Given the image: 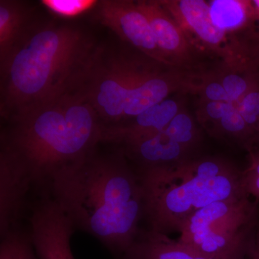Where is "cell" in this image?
<instances>
[{
	"label": "cell",
	"instance_id": "cell-3",
	"mask_svg": "<svg viewBox=\"0 0 259 259\" xmlns=\"http://www.w3.org/2000/svg\"><path fill=\"white\" fill-rule=\"evenodd\" d=\"M8 122L2 131L0 157L42 196L56 174L86 159L101 144V121L76 91Z\"/></svg>",
	"mask_w": 259,
	"mask_h": 259
},
{
	"label": "cell",
	"instance_id": "cell-19",
	"mask_svg": "<svg viewBox=\"0 0 259 259\" xmlns=\"http://www.w3.org/2000/svg\"><path fill=\"white\" fill-rule=\"evenodd\" d=\"M236 107L253 134H259V83L236 104Z\"/></svg>",
	"mask_w": 259,
	"mask_h": 259
},
{
	"label": "cell",
	"instance_id": "cell-22",
	"mask_svg": "<svg viewBox=\"0 0 259 259\" xmlns=\"http://www.w3.org/2000/svg\"><path fill=\"white\" fill-rule=\"evenodd\" d=\"M243 182L247 194L259 201V153L253 156L249 166L243 172Z\"/></svg>",
	"mask_w": 259,
	"mask_h": 259
},
{
	"label": "cell",
	"instance_id": "cell-14",
	"mask_svg": "<svg viewBox=\"0 0 259 259\" xmlns=\"http://www.w3.org/2000/svg\"><path fill=\"white\" fill-rule=\"evenodd\" d=\"M32 23V10L17 0L0 1V63L23 38Z\"/></svg>",
	"mask_w": 259,
	"mask_h": 259
},
{
	"label": "cell",
	"instance_id": "cell-23",
	"mask_svg": "<svg viewBox=\"0 0 259 259\" xmlns=\"http://www.w3.org/2000/svg\"><path fill=\"white\" fill-rule=\"evenodd\" d=\"M245 259H259V221L250 240Z\"/></svg>",
	"mask_w": 259,
	"mask_h": 259
},
{
	"label": "cell",
	"instance_id": "cell-10",
	"mask_svg": "<svg viewBox=\"0 0 259 259\" xmlns=\"http://www.w3.org/2000/svg\"><path fill=\"white\" fill-rule=\"evenodd\" d=\"M136 3L149 21L158 49L168 64L193 72L197 51L160 0H139Z\"/></svg>",
	"mask_w": 259,
	"mask_h": 259
},
{
	"label": "cell",
	"instance_id": "cell-9",
	"mask_svg": "<svg viewBox=\"0 0 259 259\" xmlns=\"http://www.w3.org/2000/svg\"><path fill=\"white\" fill-rule=\"evenodd\" d=\"M29 221V235L39 259H75L70 245L74 227L50 196L35 202Z\"/></svg>",
	"mask_w": 259,
	"mask_h": 259
},
{
	"label": "cell",
	"instance_id": "cell-13",
	"mask_svg": "<svg viewBox=\"0 0 259 259\" xmlns=\"http://www.w3.org/2000/svg\"><path fill=\"white\" fill-rule=\"evenodd\" d=\"M208 4L213 23L228 35L238 39L237 34L243 32L256 33L253 28L256 14L252 1L212 0Z\"/></svg>",
	"mask_w": 259,
	"mask_h": 259
},
{
	"label": "cell",
	"instance_id": "cell-15",
	"mask_svg": "<svg viewBox=\"0 0 259 259\" xmlns=\"http://www.w3.org/2000/svg\"><path fill=\"white\" fill-rule=\"evenodd\" d=\"M0 259H39L29 233L18 229L1 237Z\"/></svg>",
	"mask_w": 259,
	"mask_h": 259
},
{
	"label": "cell",
	"instance_id": "cell-20",
	"mask_svg": "<svg viewBox=\"0 0 259 259\" xmlns=\"http://www.w3.org/2000/svg\"><path fill=\"white\" fill-rule=\"evenodd\" d=\"M200 100L209 102H231L215 72L202 74L197 89Z\"/></svg>",
	"mask_w": 259,
	"mask_h": 259
},
{
	"label": "cell",
	"instance_id": "cell-5",
	"mask_svg": "<svg viewBox=\"0 0 259 259\" xmlns=\"http://www.w3.org/2000/svg\"><path fill=\"white\" fill-rule=\"evenodd\" d=\"M258 213L248 194L214 202L184 223L177 241L211 259H245Z\"/></svg>",
	"mask_w": 259,
	"mask_h": 259
},
{
	"label": "cell",
	"instance_id": "cell-24",
	"mask_svg": "<svg viewBox=\"0 0 259 259\" xmlns=\"http://www.w3.org/2000/svg\"><path fill=\"white\" fill-rule=\"evenodd\" d=\"M252 3H253V6H254L255 14H256V23L258 24L257 32H258L259 41V0H253V1H252Z\"/></svg>",
	"mask_w": 259,
	"mask_h": 259
},
{
	"label": "cell",
	"instance_id": "cell-1",
	"mask_svg": "<svg viewBox=\"0 0 259 259\" xmlns=\"http://www.w3.org/2000/svg\"><path fill=\"white\" fill-rule=\"evenodd\" d=\"M49 192L75 230L96 238L118 259L141 231L144 190L139 173L120 149L110 153L97 149L64 168L53 178Z\"/></svg>",
	"mask_w": 259,
	"mask_h": 259
},
{
	"label": "cell",
	"instance_id": "cell-17",
	"mask_svg": "<svg viewBox=\"0 0 259 259\" xmlns=\"http://www.w3.org/2000/svg\"><path fill=\"white\" fill-rule=\"evenodd\" d=\"M213 131L217 134L240 141H248L255 135L247 125L236 105L214 125Z\"/></svg>",
	"mask_w": 259,
	"mask_h": 259
},
{
	"label": "cell",
	"instance_id": "cell-21",
	"mask_svg": "<svg viewBox=\"0 0 259 259\" xmlns=\"http://www.w3.org/2000/svg\"><path fill=\"white\" fill-rule=\"evenodd\" d=\"M234 106V104L232 102H209L200 100L199 119L203 123L207 124L211 122L215 125Z\"/></svg>",
	"mask_w": 259,
	"mask_h": 259
},
{
	"label": "cell",
	"instance_id": "cell-7",
	"mask_svg": "<svg viewBox=\"0 0 259 259\" xmlns=\"http://www.w3.org/2000/svg\"><path fill=\"white\" fill-rule=\"evenodd\" d=\"M176 20L197 52L203 51L222 60V66L239 68L259 61L253 44L228 35L213 23L208 2L204 0H160Z\"/></svg>",
	"mask_w": 259,
	"mask_h": 259
},
{
	"label": "cell",
	"instance_id": "cell-11",
	"mask_svg": "<svg viewBox=\"0 0 259 259\" xmlns=\"http://www.w3.org/2000/svg\"><path fill=\"white\" fill-rule=\"evenodd\" d=\"M182 110L178 100L166 99L131 120L118 125L102 127L101 144L121 147L157 134L166 129Z\"/></svg>",
	"mask_w": 259,
	"mask_h": 259
},
{
	"label": "cell",
	"instance_id": "cell-2",
	"mask_svg": "<svg viewBox=\"0 0 259 259\" xmlns=\"http://www.w3.org/2000/svg\"><path fill=\"white\" fill-rule=\"evenodd\" d=\"M99 45L74 24H32L0 63L2 118L14 120L74 91Z\"/></svg>",
	"mask_w": 259,
	"mask_h": 259
},
{
	"label": "cell",
	"instance_id": "cell-16",
	"mask_svg": "<svg viewBox=\"0 0 259 259\" xmlns=\"http://www.w3.org/2000/svg\"><path fill=\"white\" fill-rule=\"evenodd\" d=\"M164 131L177 143L188 149L193 148L199 141V131L194 119L188 112L182 110L172 119Z\"/></svg>",
	"mask_w": 259,
	"mask_h": 259
},
{
	"label": "cell",
	"instance_id": "cell-4",
	"mask_svg": "<svg viewBox=\"0 0 259 259\" xmlns=\"http://www.w3.org/2000/svg\"><path fill=\"white\" fill-rule=\"evenodd\" d=\"M144 190L150 229L177 231L194 213L220 201L247 194L243 172L218 158H199L136 169Z\"/></svg>",
	"mask_w": 259,
	"mask_h": 259
},
{
	"label": "cell",
	"instance_id": "cell-6",
	"mask_svg": "<svg viewBox=\"0 0 259 259\" xmlns=\"http://www.w3.org/2000/svg\"><path fill=\"white\" fill-rule=\"evenodd\" d=\"M144 55L114 51L101 44L97 48L74 91L93 107L102 127L122 120Z\"/></svg>",
	"mask_w": 259,
	"mask_h": 259
},
{
	"label": "cell",
	"instance_id": "cell-8",
	"mask_svg": "<svg viewBox=\"0 0 259 259\" xmlns=\"http://www.w3.org/2000/svg\"><path fill=\"white\" fill-rule=\"evenodd\" d=\"M94 11L95 20L122 41L148 57L170 66L158 49L149 21L136 1L101 0Z\"/></svg>",
	"mask_w": 259,
	"mask_h": 259
},
{
	"label": "cell",
	"instance_id": "cell-18",
	"mask_svg": "<svg viewBox=\"0 0 259 259\" xmlns=\"http://www.w3.org/2000/svg\"><path fill=\"white\" fill-rule=\"evenodd\" d=\"M96 0H42L50 13L62 19H74L95 10Z\"/></svg>",
	"mask_w": 259,
	"mask_h": 259
},
{
	"label": "cell",
	"instance_id": "cell-12",
	"mask_svg": "<svg viewBox=\"0 0 259 259\" xmlns=\"http://www.w3.org/2000/svg\"><path fill=\"white\" fill-rule=\"evenodd\" d=\"M120 259H211L168 235L149 229L139 232Z\"/></svg>",
	"mask_w": 259,
	"mask_h": 259
}]
</instances>
